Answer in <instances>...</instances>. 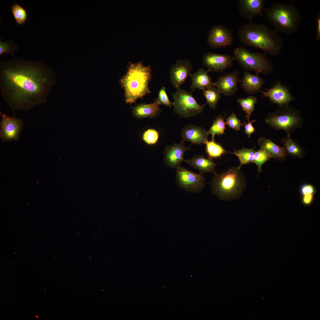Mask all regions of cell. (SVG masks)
Returning <instances> with one entry per match:
<instances>
[{
    "label": "cell",
    "mask_w": 320,
    "mask_h": 320,
    "mask_svg": "<svg viewBox=\"0 0 320 320\" xmlns=\"http://www.w3.org/2000/svg\"><path fill=\"white\" fill-rule=\"evenodd\" d=\"M225 124L223 116L220 114L213 120L212 125L207 131L208 134L212 135V139H213L215 135L220 136L225 134L224 131L226 129Z\"/></svg>",
    "instance_id": "cell-29"
},
{
    "label": "cell",
    "mask_w": 320,
    "mask_h": 320,
    "mask_svg": "<svg viewBox=\"0 0 320 320\" xmlns=\"http://www.w3.org/2000/svg\"><path fill=\"white\" fill-rule=\"evenodd\" d=\"M190 92L180 88L172 94L173 111L178 117L186 118L196 116L203 111L207 103L199 105Z\"/></svg>",
    "instance_id": "cell-8"
},
{
    "label": "cell",
    "mask_w": 320,
    "mask_h": 320,
    "mask_svg": "<svg viewBox=\"0 0 320 320\" xmlns=\"http://www.w3.org/2000/svg\"><path fill=\"white\" fill-rule=\"evenodd\" d=\"M142 138L144 141L147 144L153 145L157 142L159 138V134L156 130L149 129L144 132Z\"/></svg>",
    "instance_id": "cell-33"
},
{
    "label": "cell",
    "mask_w": 320,
    "mask_h": 320,
    "mask_svg": "<svg viewBox=\"0 0 320 320\" xmlns=\"http://www.w3.org/2000/svg\"><path fill=\"white\" fill-rule=\"evenodd\" d=\"M241 88L246 93L253 95L260 91L264 84V80L258 75H253L245 71L243 77L240 80Z\"/></svg>",
    "instance_id": "cell-20"
},
{
    "label": "cell",
    "mask_w": 320,
    "mask_h": 320,
    "mask_svg": "<svg viewBox=\"0 0 320 320\" xmlns=\"http://www.w3.org/2000/svg\"><path fill=\"white\" fill-rule=\"evenodd\" d=\"M190 166L200 171V174L202 175L204 173H213L215 172L216 164L208 159L205 158L203 155H196L193 156L191 159L184 160V161Z\"/></svg>",
    "instance_id": "cell-22"
},
{
    "label": "cell",
    "mask_w": 320,
    "mask_h": 320,
    "mask_svg": "<svg viewBox=\"0 0 320 320\" xmlns=\"http://www.w3.org/2000/svg\"><path fill=\"white\" fill-rule=\"evenodd\" d=\"M255 148L250 149L243 147L239 150H235L232 154L236 155L239 158L240 162L238 167L241 168L242 165L249 164L253 162L254 156L255 152Z\"/></svg>",
    "instance_id": "cell-27"
},
{
    "label": "cell",
    "mask_w": 320,
    "mask_h": 320,
    "mask_svg": "<svg viewBox=\"0 0 320 320\" xmlns=\"http://www.w3.org/2000/svg\"><path fill=\"white\" fill-rule=\"evenodd\" d=\"M256 121V120H253L250 121V120H249L248 123L243 121V126L244 127L245 133L247 135L248 137H249L255 131V129L253 126L252 124Z\"/></svg>",
    "instance_id": "cell-36"
},
{
    "label": "cell",
    "mask_w": 320,
    "mask_h": 320,
    "mask_svg": "<svg viewBox=\"0 0 320 320\" xmlns=\"http://www.w3.org/2000/svg\"><path fill=\"white\" fill-rule=\"evenodd\" d=\"M176 181L178 186L189 192H200L205 185V178L180 166L176 168Z\"/></svg>",
    "instance_id": "cell-9"
},
{
    "label": "cell",
    "mask_w": 320,
    "mask_h": 320,
    "mask_svg": "<svg viewBox=\"0 0 320 320\" xmlns=\"http://www.w3.org/2000/svg\"><path fill=\"white\" fill-rule=\"evenodd\" d=\"M14 18L19 25L24 24L28 18L27 10L17 4H14L11 7Z\"/></svg>",
    "instance_id": "cell-30"
},
{
    "label": "cell",
    "mask_w": 320,
    "mask_h": 320,
    "mask_svg": "<svg viewBox=\"0 0 320 320\" xmlns=\"http://www.w3.org/2000/svg\"><path fill=\"white\" fill-rule=\"evenodd\" d=\"M208 73L207 70L200 68L191 74L190 76L191 81L190 89L191 92L196 89L203 90L213 86V82L210 76L208 74Z\"/></svg>",
    "instance_id": "cell-21"
},
{
    "label": "cell",
    "mask_w": 320,
    "mask_h": 320,
    "mask_svg": "<svg viewBox=\"0 0 320 320\" xmlns=\"http://www.w3.org/2000/svg\"><path fill=\"white\" fill-rule=\"evenodd\" d=\"M233 31L222 25L212 26L207 36V42L212 49L225 47L232 44Z\"/></svg>",
    "instance_id": "cell-11"
},
{
    "label": "cell",
    "mask_w": 320,
    "mask_h": 320,
    "mask_svg": "<svg viewBox=\"0 0 320 320\" xmlns=\"http://www.w3.org/2000/svg\"><path fill=\"white\" fill-rule=\"evenodd\" d=\"M233 60L232 57L228 54H222L212 52L205 53L202 58V64L207 68L208 72H223L225 69L233 65Z\"/></svg>",
    "instance_id": "cell-12"
},
{
    "label": "cell",
    "mask_w": 320,
    "mask_h": 320,
    "mask_svg": "<svg viewBox=\"0 0 320 320\" xmlns=\"http://www.w3.org/2000/svg\"><path fill=\"white\" fill-rule=\"evenodd\" d=\"M19 48L12 40L10 41L2 42L0 40V55L4 54H8L14 56V52L18 50Z\"/></svg>",
    "instance_id": "cell-32"
},
{
    "label": "cell",
    "mask_w": 320,
    "mask_h": 320,
    "mask_svg": "<svg viewBox=\"0 0 320 320\" xmlns=\"http://www.w3.org/2000/svg\"><path fill=\"white\" fill-rule=\"evenodd\" d=\"M56 81L55 73L41 61H32L15 57L0 61L1 95L14 112L28 111L46 103Z\"/></svg>",
    "instance_id": "cell-1"
},
{
    "label": "cell",
    "mask_w": 320,
    "mask_h": 320,
    "mask_svg": "<svg viewBox=\"0 0 320 320\" xmlns=\"http://www.w3.org/2000/svg\"><path fill=\"white\" fill-rule=\"evenodd\" d=\"M281 141L287 154L298 158L303 156L305 152L304 149L296 140L291 137L290 135H287Z\"/></svg>",
    "instance_id": "cell-24"
},
{
    "label": "cell",
    "mask_w": 320,
    "mask_h": 320,
    "mask_svg": "<svg viewBox=\"0 0 320 320\" xmlns=\"http://www.w3.org/2000/svg\"><path fill=\"white\" fill-rule=\"evenodd\" d=\"M161 110L156 100L154 103L147 104H138L132 108L133 116L138 119L156 118L159 115Z\"/></svg>",
    "instance_id": "cell-19"
},
{
    "label": "cell",
    "mask_w": 320,
    "mask_h": 320,
    "mask_svg": "<svg viewBox=\"0 0 320 320\" xmlns=\"http://www.w3.org/2000/svg\"><path fill=\"white\" fill-rule=\"evenodd\" d=\"M240 169L233 167L225 173L215 174L211 182L213 193L225 200L240 197L246 185V179Z\"/></svg>",
    "instance_id": "cell-5"
},
{
    "label": "cell",
    "mask_w": 320,
    "mask_h": 320,
    "mask_svg": "<svg viewBox=\"0 0 320 320\" xmlns=\"http://www.w3.org/2000/svg\"><path fill=\"white\" fill-rule=\"evenodd\" d=\"M317 31L316 34V39L318 41L320 40V16H318L317 19Z\"/></svg>",
    "instance_id": "cell-39"
},
{
    "label": "cell",
    "mask_w": 320,
    "mask_h": 320,
    "mask_svg": "<svg viewBox=\"0 0 320 320\" xmlns=\"http://www.w3.org/2000/svg\"><path fill=\"white\" fill-rule=\"evenodd\" d=\"M239 73L237 70L224 73L218 77L216 81L213 82V86L226 97L231 96L238 89V84L240 81Z\"/></svg>",
    "instance_id": "cell-15"
},
{
    "label": "cell",
    "mask_w": 320,
    "mask_h": 320,
    "mask_svg": "<svg viewBox=\"0 0 320 320\" xmlns=\"http://www.w3.org/2000/svg\"><path fill=\"white\" fill-rule=\"evenodd\" d=\"M193 67L188 60L178 59L175 63L169 68V79L174 88L177 89L191 75V71Z\"/></svg>",
    "instance_id": "cell-13"
},
{
    "label": "cell",
    "mask_w": 320,
    "mask_h": 320,
    "mask_svg": "<svg viewBox=\"0 0 320 320\" xmlns=\"http://www.w3.org/2000/svg\"><path fill=\"white\" fill-rule=\"evenodd\" d=\"M265 11L266 18L278 32L292 35L297 31L302 16L295 6L292 4L276 3Z\"/></svg>",
    "instance_id": "cell-4"
},
{
    "label": "cell",
    "mask_w": 320,
    "mask_h": 320,
    "mask_svg": "<svg viewBox=\"0 0 320 320\" xmlns=\"http://www.w3.org/2000/svg\"><path fill=\"white\" fill-rule=\"evenodd\" d=\"M202 93L207 100V104L210 108L215 109L221 97V94L217 89L212 86L203 90Z\"/></svg>",
    "instance_id": "cell-26"
},
{
    "label": "cell",
    "mask_w": 320,
    "mask_h": 320,
    "mask_svg": "<svg viewBox=\"0 0 320 320\" xmlns=\"http://www.w3.org/2000/svg\"><path fill=\"white\" fill-rule=\"evenodd\" d=\"M237 37L244 45L261 49L274 56L280 53L284 44L277 32L264 24L252 22L244 24L239 28Z\"/></svg>",
    "instance_id": "cell-2"
},
{
    "label": "cell",
    "mask_w": 320,
    "mask_h": 320,
    "mask_svg": "<svg viewBox=\"0 0 320 320\" xmlns=\"http://www.w3.org/2000/svg\"><path fill=\"white\" fill-rule=\"evenodd\" d=\"M271 158L269 154L262 149L260 148L255 152L254 156L253 162L257 166L259 172L262 171L261 167L262 165Z\"/></svg>",
    "instance_id": "cell-31"
},
{
    "label": "cell",
    "mask_w": 320,
    "mask_h": 320,
    "mask_svg": "<svg viewBox=\"0 0 320 320\" xmlns=\"http://www.w3.org/2000/svg\"><path fill=\"white\" fill-rule=\"evenodd\" d=\"M266 122L276 130H284L290 135L301 127L302 119L300 113L288 105L280 108L270 114L265 119Z\"/></svg>",
    "instance_id": "cell-7"
},
{
    "label": "cell",
    "mask_w": 320,
    "mask_h": 320,
    "mask_svg": "<svg viewBox=\"0 0 320 320\" xmlns=\"http://www.w3.org/2000/svg\"><path fill=\"white\" fill-rule=\"evenodd\" d=\"M182 140L188 141L192 144L201 145L208 140L207 131L201 127L190 124L183 127L181 132Z\"/></svg>",
    "instance_id": "cell-17"
},
{
    "label": "cell",
    "mask_w": 320,
    "mask_h": 320,
    "mask_svg": "<svg viewBox=\"0 0 320 320\" xmlns=\"http://www.w3.org/2000/svg\"><path fill=\"white\" fill-rule=\"evenodd\" d=\"M0 137L2 141L11 142L18 140L24 123L17 118L15 113L12 116L0 111Z\"/></svg>",
    "instance_id": "cell-10"
},
{
    "label": "cell",
    "mask_w": 320,
    "mask_h": 320,
    "mask_svg": "<svg viewBox=\"0 0 320 320\" xmlns=\"http://www.w3.org/2000/svg\"><path fill=\"white\" fill-rule=\"evenodd\" d=\"M258 143L260 148L266 151L271 158L281 159L287 155L283 147L277 145L270 138L261 137L259 139Z\"/></svg>",
    "instance_id": "cell-23"
},
{
    "label": "cell",
    "mask_w": 320,
    "mask_h": 320,
    "mask_svg": "<svg viewBox=\"0 0 320 320\" xmlns=\"http://www.w3.org/2000/svg\"><path fill=\"white\" fill-rule=\"evenodd\" d=\"M232 57L244 70L254 72L257 75L269 73L273 69L271 61L265 54L252 52L242 46L235 49Z\"/></svg>",
    "instance_id": "cell-6"
},
{
    "label": "cell",
    "mask_w": 320,
    "mask_h": 320,
    "mask_svg": "<svg viewBox=\"0 0 320 320\" xmlns=\"http://www.w3.org/2000/svg\"><path fill=\"white\" fill-rule=\"evenodd\" d=\"M184 142L182 140L178 143H175L165 147L164 152V162L168 167L175 169L180 166L184 160L185 153L190 149L192 145L186 146Z\"/></svg>",
    "instance_id": "cell-14"
},
{
    "label": "cell",
    "mask_w": 320,
    "mask_h": 320,
    "mask_svg": "<svg viewBox=\"0 0 320 320\" xmlns=\"http://www.w3.org/2000/svg\"><path fill=\"white\" fill-rule=\"evenodd\" d=\"M204 144L208 159L211 160L220 158L227 152L220 145L215 142L214 139L209 141L207 140Z\"/></svg>",
    "instance_id": "cell-25"
},
{
    "label": "cell",
    "mask_w": 320,
    "mask_h": 320,
    "mask_svg": "<svg viewBox=\"0 0 320 320\" xmlns=\"http://www.w3.org/2000/svg\"><path fill=\"white\" fill-rule=\"evenodd\" d=\"M300 191L303 195L308 194L314 195L316 192L315 188L312 185L308 184L302 185L300 188Z\"/></svg>",
    "instance_id": "cell-37"
},
{
    "label": "cell",
    "mask_w": 320,
    "mask_h": 320,
    "mask_svg": "<svg viewBox=\"0 0 320 320\" xmlns=\"http://www.w3.org/2000/svg\"><path fill=\"white\" fill-rule=\"evenodd\" d=\"M151 71L150 66H145L141 61L129 63L126 73L119 81L124 91L126 103H135L138 99L151 93L148 84L152 79Z\"/></svg>",
    "instance_id": "cell-3"
},
{
    "label": "cell",
    "mask_w": 320,
    "mask_h": 320,
    "mask_svg": "<svg viewBox=\"0 0 320 320\" xmlns=\"http://www.w3.org/2000/svg\"><path fill=\"white\" fill-rule=\"evenodd\" d=\"M260 91L263 97H268L272 102L280 106L288 105L293 99L288 89L280 83L275 84L265 92Z\"/></svg>",
    "instance_id": "cell-18"
},
{
    "label": "cell",
    "mask_w": 320,
    "mask_h": 320,
    "mask_svg": "<svg viewBox=\"0 0 320 320\" xmlns=\"http://www.w3.org/2000/svg\"><path fill=\"white\" fill-rule=\"evenodd\" d=\"M237 102L241 107L242 110L246 113V119L249 120L252 113L254 111L255 105L257 103V98L253 96H250L246 98H238Z\"/></svg>",
    "instance_id": "cell-28"
},
{
    "label": "cell",
    "mask_w": 320,
    "mask_h": 320,
    "mask_svg": "<svg viewBox=\"0 0 320 320\" xmlns=\"http://www.w3.org/2000/svg\"><path fill=\"white\" fill-rule=\"evenodd\" d=\"M265 0H238V9L240 16L252 22L254 17L257 16L262 17L266 8Z\"/></svg>",
    "instance_id": "cell-16"
},
{
    "label": "cell",
    "mask_w": 320,
    "mask_h": 320,
    "mask_svg": "<svg viewBox=\"0 0 320 320\" xmlns=\"http://www.w3.org/2000/svg\"><path fill=\"white\" fill-rule=\"evenodd\" d=\"M155 100L159 105H164L169 108L172 107V103L169 100L164 87H162L159 90L157 98Z\"/></svg>",
    "instance_id": "cell-34"
},
{
    "label": "cell",
    "mask_w": 320,
    "mask_h": 320,
    "mask_svg": "<svg viewBox=\"0 0 320 320\" xmlns=\"http://www.w3.org/2000/svg\"><path fill=\"white\" fill-rule=\"evenodd\" d=\"M314 195L308 194L303 195L302 202L305 205H308L311 204L313 201Z\"/></svg>",
    "instance_id": "cell-38"
},
{
    "label": "cell",
    "mask_w": 320,
    "mask_h": 320,
    "mask_svg": "<svg viewBox=\"0 0 320 320\" xmlns=\"http://www.w3.org/2000/svg\"><path fill=\"white\" fill-rule=\"evenodd\" d=\"M225 124L229 127L236 131H239L241 126H243V124L241 122V120L237 117L233 113H232L231 115L226 118Z\"/></svg>",
    "instance_id": "cell-35"
}]
</instances>
